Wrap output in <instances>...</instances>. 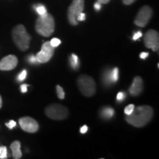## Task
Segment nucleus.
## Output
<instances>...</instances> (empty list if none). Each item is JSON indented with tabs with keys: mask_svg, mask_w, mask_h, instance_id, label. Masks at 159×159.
I'll return each mask as SVG.
<instances>
[{
	"mask_svg": "<svg viewBox=\"0 0 159 159\" xmlns=\"http://www.w3.org/2000/svg\"><path fill=\"white\" fill-rule=\"evenodd\" d=\"M153 116V110L149 105H141L134 108L130 115L125 117L127 122L136 127L142 128L150 122Z\"/></svg>",
	"mask_w": 159,
	"mask_h": 159,
	"instance_id": "f257e3e1",
	"label": "nucleus"
},
{
	"mask_svg": "<svg viewBox=\"0 0 159 159\" xmlns=\"http://www.w3.org/2000/svg\"><path fill=\"white\" fill-rule=\"evenodd\" d=\"M35 30L39 34L44 37H49L55 31V20L49 13L39 16L35 23Z\"/></svg>",
	"mask_w": 159,
	"mask_h": 159,
	"instance_id": "f03ea898",
	"label": "nucleus"
},
{
	"mask_svg": "<svg viewBox=\"0 0 159 159\" xmlns=\"http://www.w3.org/2000/svg\"><path fill=\"white\" fill-rule=\"evenodd\" d=\"M12 36L15 44L20 50L26 51L29 49L31 37L26 30L25 26L18 25L13 28Z\"/></svg>",
	"mask_w": 159,
	"mask_h": 159,
	"instance_id": "7ed1b4c3",
	"label": "nucleus"
},
{
	"mask_svg": "<svg viewBox=\"0 0 159 159\" xmlns=\"http://www.w3.org/2000/svg\"><path fill=\"white\" fill-rule=\"evenodd\" d=\"M77 85L80 91L86 97L93 96L96 92V83L94 80L88 75H81L77 80Z\"/></svg>",
	"mask_w": 159,
	"mask_h": 159,
	"instance_id": "20e7f679",
	"label": "nucleus"
},
{
	"mask_svg": "<svg viewBox=\"0 0 159 159\" xmlns=\"http://www.w3.org/2000/svg\"><path fill=\"white\" fill-rule=\"evenodd\" d=\"M45 114L49 118L55 120H63L69 116L68 109L60 104H51L45 109Z\"/></svg>",
	"mask_w": 159,
	"mask_h": 159,
	"instance_id": "39448f33",
	"label": "nucleus"
},
{
	"mask_svg": "<svg viewBox=\"0 0 159 159\" xmlns=\"http://www.w3.org/2000/svg\"><path fill=\"white\" fill-rule=\"evenodd\" d=\"M84 10V0H73L68 9V20L71 25H77V16Z\"/></svg>",
	"mask_w": 159,
	"mask_h": 159,
	"instance_id": "423d86ee",
	"label": "nucleus"
},
{
	"mask_svg": "<svg viewBox=\"0 0 159 159\" xmlns=\"http://www.w3.org/2000/svg\"><path fill=\"white\" fill-rule=\"evenodd\" d=\"M152 16V10L150 6L144 5L139 10L135 18L134 23L137 26L141 27H144L150 21Z\"/></svg>",
	"mask_w": 159,
	"mask_h": 159,
	"instance_id": "0eeeda50",
	"label": "nucleus"
},
{
	"mask_svg": "<svg viewBox=\"0 0 159 159\" xmlns=\"http://www.w3.org/2000/svg\"><path fill=\"white\" fill-rule=\"evenodd\" d=\"M55 47H52L49 41L43 43L41 51L35 55L38 62L39 63H47L52 57L54 55Z\"/></svg>",
	"mask_w": 159,
	"mask_h": 159,
	"instance_id": "6e6552de",
	"label": "nucleus"
},
{
	"mask_svg": "<svg viewBox=\"0 0 159 159\" xmlns=\"http://www.w3.org/2000/svg\"><path fill=\"white\" fill-rule=\"evenodd\" d=\"M144 44L147 48L152 49L153 52L158 50L159 48V35L158 33L154 30H150L145 33Z\"/></svg>",
	"mask_w": 159,
	"mask_h": 159,
	"instance_id": "1a4fd4ad",
	"label": "nucleus"
},
{
	"mask_svg": "<svg viewBox=\"0 0 159 159\" xmlns=\"http://www.w3.org/2000/svg\"><path fill=\"white\" fill-rule=\"evenodd\" d=\"M19 123L23 130L27 133H30V134L37 132L39 129V125L38 122L31 117H22V118L19 119Z\"/></svg>",
	"mask_w": 159,
	"mask_h": 159,
	"instance_id": "9d476101",
	"label": "nucleus"
},
{
	"mask_svg": "<svg viewBox=\"0 0 159 159\" xmlns=\"http://www.w3.org/2000/svg\"><path fill=\"white\" fill-rule=\"evenodd\" d=\"M18 64V58L13 55L4 57L0 61V70L10 71L15 69Z\"/></svg>",
	"mask_w": 159,
	"mask_h": 159,
	"instance_id": "9b49d317",
	"label": "nucleus"
},
{
	"mask_svg": "<svg viewBox=\"0 0 159 159\" xmlns=\"http://www.w3.org/2000/svg\"><path fill=\"white\" fill-rule=\"evenodd\" d=\"M143 89H144L143 80L142 77L138 76L134 79V82H133L132 85L129 89V92L132 96L136 97L139 96L142 92Z\"/></svg>",
	"mask_w": 159,
	"mask_h": 159,
	"instance_id": "f8f14e48",
	"label": "nucleus"
},
{
	"mask_svg": "<svg viewBox=\"0 0 159 159\" xmlns=\"http://www.w3.org/2000/svg\"><path fill=\"white\" fill-rule=\"evenodd\" d=\"M102 82L105 86H109L114 83L112 76V69H107L104 70L102 74Z\"/></svg>",
	"mask_w": 159,
	"mask_h": 159,
	"instance_id": "ddd939ff",
	"label": "nucleus"
},
{
	"mask_svg": "<svg viewBox=\"0 0 159 159\" xmlns=\"http://www.w3.org/2000/svg\"><path fill=\"white\" fill-rule=\"evenodd\" d=\"M11 149L13 153V157L15 159H19L22 156L21 151V143L19 141H15L11 144Z\"/></svg>",
	"mask_w": 159,
	"mask_h": 159,
	"instance_id": "4468645a",
	"label": "nucleus"
},
{
	"mask_svg": "<svg viewBox=\"0 0 159 159\" xmlns=\"http://www.w3.org/2000/svg\"><path fill=\"white\" fill-rule=\"evenodd\" d=\"M115 111L111 107H105L100 111V115L103 119H110L114 116Z\"/></svg>",
	"mask_w": 159,
	"mask_h": 159,
	"instance_id": "2eb2a0df",
	"label": "nucleus"
},
{
	"mask_svg": "<svg viewBox=\"0 0 159 159\" xmlns=\"http://www.w3.org/2000/svg\"><path fill=\"white\" fill-rule=\"evenodd\" d=\"M69 63L73 69H77L80 66L79 58L76 55L72 54L69 57Z\"/></svg>",
	"mask_w": 159,
	"mask_h": 159,
	"instance_id": "dca6fc26",
	"label": "nucleus"
},
{
	"mask_svg": "<svg viewBox=\"0 0 159 159\" xmlns=\"http://www.w3.org/2000/svg\"><path fill=\"white\" fill-rule=\"evenodd\" d=\"M34 9L36 11V12L38 13V14H39V16L43 15L45 13H47V9H46L45 6H43L41 4H37V5H35L33 6Z\"/></svg>",
	"mask_w": 159,
	"mask_h": 159,
	"instance_id": "f3484780",
	"label": "nucleus"
},
{
	"mask_svg": "<svg viewBox=\"0 0 159 159\" xmlns=\"http://www.w3.org/2000/svg\"><path fill=\"white\" fill-rule=\"evenodd\" d=\"M56 91H57V94L59 99H63L65 97V92L63 91V89L61 86H60L59 85H57L56 86Z\"/></svg>",
	"mask_w": 159,
	"mask_h": 159,
	"instance_id": "a211bd4d",
	"label": "nucleus"
},
{
	"mask_svg": "<svg viewBox=\"0 0 159 159\" xmlns=\"http://www.w3.org/2000/svg\"><path fill=\"white\" fill-rule=\"evenodd\" d=\"M112 76L114 82L116 83L119 79V69L117 67H115L114 69H112Z\"/></svg>",
	"mask_w": 159,
	"mask_h": 159,
	"instance_id": "6ab92c4d",
	"label": "nucleus"
},
{
	"mask_svg": "<svg viewBox=\"0 0 159 159\" xmlns=\"http://www.w3.org/2000/svg\"><path fill=\"white\" fill-rule=\"evenodd\" d=\"M135 108V105H133V104H130L128 105V106L126 107V108H125V114L126 115H130L131 113L133 112Z\"/></svg>",
	"mask_w": 159,
	"mask_h": 159,
	"instance_id": "aec40b11",
	"label": "nucleus"
},
{
	"mask_svg": "<svg viewBox=\"0 0 159 159\" xmlns=\"http://www.w3.org/2000/svg\"><path fill=\"white\" fill-rule=\"evenodd\" d=\"M49 42H50V44H51L52 47H55H55H58V46L61 44V40L57 39V38H54V39H52L51 41H49Z\"/></svg>",
	"mask_w": 159,
	"mask_h": 159,
	"instance_id": "412c9836",
	"label": "nucleus"
},
{
	"mask_svg": "<svg viewBox=\"0 0 159 159\" xmlns=\"http://www.w3.org/2000/svg\"><path fill=\"white\" fill-rule=\"evenodd\" d=\"M27 70H23L21 71V73L19 75V76H18L17 79L19 81H23L24 80H25L26 77H27Z\"/></svg>",
	"mask_w": 159,
	"mask_h": 159,
	"instance_id": "4be33fe9",
	"label": "nucleus"
},
{
	"mask_svg": "<svg viewBox=\"0 0 159 159\" xmlns=\"http://www.w3.org/2000/svg\"><path fill=\"white\" fill-rule=\"evenodd\" d=\"M27 61L30 63H32V64H37V63H39L38 62L36 57L33 55H29V57H27Z\"/></svg>",
	"mask_w": 159,
	"mask_h": 159,
	"instance_id": "5701e85b",
	"label": "nucleus"
},
{
	"mask_svg": "<svg viewBox=\"0 0 159 159\" xmlns=\"http://www.w3.org/2000/svg\"><path fill=\"white\" fill-rule=\"evenodd\" d=\"M126 97V93L125 92H119L118 94H117L116 99L118 102H122L123 100Z\"/></svg>",
	"mask_w": 159,
	"mask_h": 159,
	"instance_id": "b1692460",
	"label": "nucleus"
},
{
	"mask_svg": "<svg viewBox=\"0 0 159 159\" xmlns=\"http://www.w3.org/2000/svg\"><path fill=\"white\" fill-rule=\"evenodd\" d=\"M7 158V151L6 147H2V150L1 153H0V158L5 159Z\"/></svg>",
	"mask_w": 159,
	"mask_h": 159,
	"instance_id": "393cba45",
	"label": "nucleus"
},
{
	"mask_svg": "<svg viewBox=\"0 0 159 159\" xmlns=\"http://www.w3.org/2000/svg\"><path fill=\"white\" fill-rule=\"evenodd\" d=\"M5 125L9 129H11H11L15 128L16 125V122L14 120H11L8 123H5Z\"/></svg>",
	"mask_w": 159,
	"mask_h": 159,
	"instance_id": "a878e982",
	"label": "nucleus"
},
{
	"mask_svg": "<svg viewBox=\"0 0 159 159\" xmlns=\"http://www.w3.org/2000/svg\"><path fill=\"white\" fill-rule=\"evenodd\" d=\"M85 18H86V16H85V13H83L82 12V13H80V14L77 16V21H83L85 19Z\"/></svg>",
	"mask_w": 159,
	"mask_h": 159,
	"instance_id": "bb28decb",
	"label": "nucleus"
},
{
	"mask_svg": "<svg viewBox=\"0 0 159 159\" xmlns=\"http://www.w3.org/2000/svg\"><path fill=\"white\" fill-rule=\"evenodd\" d=\"M142 36V33L141 31H138L137 33H135L134 35V36H133V40L134 41H136V40H138L139 39H140L141 37Z\"/></svg>",
	"mask_w": 159,
	"mask_h": 159,
	"instance_id": "cd10ccee",
	"label": "nucleus"
},
{
	"mask_svg": "<svg viewBox=\"0 0 159 159\" xmlns=\"http://www.w3.org/2000/svg\"><path fill=\"white\" fill-rule=\"evenodd\" d=\"M136 0H122V2L125 5H130L134 3Z\"/></svg>",
	"mask_w": 159,
	"mask_h": 159,
	"instance_id": "c85d7f7f",
	"label": "nucleus"
},
{
	"mask_svg": "<svg viewBox=\"0 0 159 159\" xmlns=\"http://www.w3.org/2000/svg\"><path fill=\"white\" fill-rule=\"evenodd\" d=\"M27 87H28V85L27 84H22L20 87L21 89V91L22 93H26L27 91Z\"/></svg>",
	"mask_w": 159,
	"mask_h": 159,
	"instance_id": "c756f323",
	"label": "nucleus"
},
{
	"mask_svg": "<svg viewBox=\"0 0 159 159\" xmlns=\"http://www.w3.org/2000/svg\"><path fill=\"white\" fill-rule=\"evenodd\" d=\"M149 56V53L148 52H142L140 54V57L142 59H146L147 57Z\"/></svg>",
	"mask_w": 159,
	"mask_h": 159,
	"instance_id": "7c9ffc66",
	"label": "nucleus"
},
{
	"mask_svg": "<svg viewBox=\"0 0 159 159\" xmlns=\"http://www.w3.org/2000/svg\"><path fill=\"white\" fill-rule=\"evenodd\" d=\"M87 130H88V127H87L86 125H84V126H83L82 128H80L81 134H85V133L87 132Z\"/></svg>",
	"mask_w": 159,
	"mask_h": 159,
	"instance_id": "2f4dec72",
	"label": "nucleus"
},
{
	"mask_svg": "<svg viewBox=\"0 0 159 159\" xmlns=\"http://www.w3.org/2000/svg\"><path fill=\"white\" fill-rule=\"evenodd\" d=\"M94 8L96 11H99L101 9V3H99V2H97L94 4Z\"/></svg>",
	"mask_w": 159,
	"mask_h": 159,
	"instance_id": "473e14b6",
	"label": "nucleus"
},
{
	"mask_svg": "<svg viewBox=\"0 0 159 159\" xmlns=\"http://www.w3.org/2000/svg\"><path fill=\"white\" fill-rule=\"evenodd\" d=\"M97 1L101 4H108L111 0H97Z\"/></svg>",
	"mask_w": 159,
	"mask_h": 159,
	"instance_id": "72a5a7b5",
	"label": "nucleus"
},
{
	"mask_svg": "<svg viewBox=\"0 0 159 159\" xmlns=\"http://www.w3.org/2000/svg\"><path fill=\"white\" fill-rule=\"evenodd\" d=\"M2 106V97L0 96V108Z\"/></svg>",
	"mask_w": 159,
	"mask_h": 159,
	"instance_id": "f704fd0d",
	"label": "nucleus"
},
{
	"mask_svg": "<svg viewBox=\"0 0 159 159\" xmlns=\"http://www.w3.org/2000/svg\"><path fill=\"white\" fill-rule=\"evenodd\" d=\"M2 150V147H0V153H1Z\"/></svg>",
	"mask_w": 159,
	"mask_h": 159,
	"instance_id": "c9c22d12",
	"label": "nucleus"
}]
</instances>
